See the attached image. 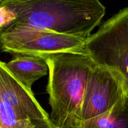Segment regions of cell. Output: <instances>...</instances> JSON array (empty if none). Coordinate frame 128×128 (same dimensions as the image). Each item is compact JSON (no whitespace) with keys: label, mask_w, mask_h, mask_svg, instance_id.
Returning <instances> with one entry per match:
<instances>
[{"label":"cell","mask_w":128,"mask_h":128,"mask_svg":"<svg viewBox=\"0 0 128 128\" xmlns=\"http://www.w3.org/2000/svg\"><path fill=\"white\" fill-rule=\"evenodd\" d=\"M105 14L99 0H3L0 28L22 25L86 39Z\"/></svg>","instance_id":"1"},{"label":"cell","mask_w":128,"mask_h":128,"mask_svg":"<svg viewBox=\"0 0 128 128\" xmlns=\"http://www.w3.org/2000/svg\"><path fill=\"white\" fill-rule=\"evenodd\" d=\"M42 59L49 71V120L56 128H62L81 106L94 62L89 55L78 52H60Z\"/></svg>","instance_id":"2"},{"label":"cell","mask_w":128,"mask_h":128,"mask_svg":"<svg viewBox=\"0 0 128 128\" xmlns=\"http://www.w3.org/2000/svg\"><path fill=\"white\" fill-rule=\"evenodd\" d=\"M85 40L30 26L11 25L3 30L0 50L14 55L41 58L60 52L87 54Z\"/></svg>","instance_id":"3"},{"label":"cell","mask_w":128,"mask_h":128,"mask_svg":"<svg viewBox=\"0 0 128 128\" xmlns=\"http://www.w3.org/2000/svg\"><path fill=\"white\" fill-rule=\"evenodd\" d=\"M85 50L96 64L121 76L128 95V8L119 11L86 38Z\"/></svg>","instance_id":"4"},{"label":"cell","mask_w":128,"mask_h":128,"mask_svg":"<svg viewBox=\"0 0 128 128\" xmlns=\"http://www.w3.org/2000/svg\"><path fill=\"white\" fill-rule=\"evenodd\" d=\"M125 96L127 91L121 76L94 62L81 106L67 122H82L104 114Z\"/></svg>","instance_id":"5"},{"label":"cell","mask_w":128,"mask_h":128,"mask_svg":"<svg viewBox=\"0 0 128 128\" xmlns=\"http://www.w3.org/2000/svg\"><path fill=\"white\" fill-rule=\"evenodd\" d=\"M0 100L34 123L49 121V114L40 106L31 90L26 88L0 61Z\"/></svg>","instance_id":"6"},{"label":"cell","mask_w":128,"mask_h":128,"mask_svg":"<svg viewBox=\"0 0 128 128\" xmlns=\"http://www.w3.org/2000/svg\"><path fill=\"white\" fill-rule=\"evenodd\" d=\"M6 63L10 72L26 88L31 90L34 82L47 74L48 67L41 58L28 55H14Z\"/></svg>","instance_id":"7"},{"label":"cell","mask_w":128,"mask_h":128,"mask_svg":"<svg viewBox=\"0 0 128 128\" xmlns=\"http://www.w3.org/2000/svg\"><path fill=\"white\" fill-rule=\"evenodd\" d=\"M72 128H128V96L104 114L82 122H67Z\"/></svg>","instance_id":"8"},{"label":"cell","mask_w":128,"mask_h":128,"mask_svg":"<svg viewBox=\"0 0 128 128\" xmlns=\"http://www.w3.org/2000/svg\"><path fill=\"white\" fill-rule=\"evenodd\" d=\"M33 128H56L49 121H40L35 122Z\"/></svg>","instance_id":"9"},{"label":"cell","mask_w":128,"mask_h":128,"mask_svg":"<svg viewBox=\"0 0 128 128\" xmlns=\"http://www.w3.org/2000/svg\"><path fill=\"white\" fill-rule=\"evenodd\" d=\"M62 128H72L70 127V126H67V125H65V126H63V127Z\"/></svg>","instance_id":"10"},{"label":"cell","mask_w":128,"mask_h":128,"mask_svg":"<svg viewBox=\"0 0 128 128\" xmlns=\"http://www.w3.org/2000/svg\"><path fill=\"white\" fill-rule=\"evenodd\" d=\"M2 31H3V28H0V37H1V32H2Z\"/></svg>","instance_id":"11"},{"label":"cell","mask_w":128,"mask_h":128,"mask_svg":"<svg viewBox=\"0 0 128 128\" xmlns=\"http://www.w3.org/2000/svg\"><path fill=\"white\" fill-rule=\"evenodd\" d=\"M3 1V0H0V2H2Z\"/></svg>","instance_id":"12"},{"label":"cell","mask_w":128,"mask_h":128,"mask_svg":"<svg viewBox=\"0 0 128 128\" xmlns=\"http://www.w3.org/2000/svg\"></svg>","instance_id":"13"}]
</instances>
